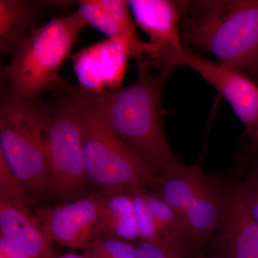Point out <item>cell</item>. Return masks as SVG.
Segmentation results:
<instances>
[{
  "label": "cell",
  "instance_id": "obj_1",
  "mask_svg": "<svg viewBox=\"0 0 258 258\" xmlns=\"http://www.w3.org/2000/svg\"><path fill=\"white\" fill-rule=\"evenodd\" d=\"M137 66L138 79L121 89L99 92L75 87L63 79L55 89L94 112L161 177L183 164L169 145L163 123L161 94L173 69L155 75L145 62Z\"/></svg>",
  "mask_w": 258,
  "mask_h": 258
},
{
  "label": "cell",
  "instance_id": "obj_2",
  "mask_svg": "<svg viewBox=\"0 0 258 258\" xmlns=\"http://www.w3.org/2000/svg\"><path fill=\"white\" fill-rule=\"evenodd\" d=\"M181 38L220 64L258 74V0L193 2L185 9Z\"/></svg>",
  "mask_w": 258,
  "mask_h": 258
},
{
  "label": "cell",
  "instance_id": "obj_3",
  "mask_svg": "<svg viewBox=\"0 0 258 258\" xmlns=\"http://www.w3.org/2000/svg\"><path fill=\"white\" fill-rule=\"evenodd\" d=\"M87 25L76 11L34 29L2 71L9 92L21 99L36 100L43 90L54 88L61 79L62 62Z\"/></svg>",
  "mask_w": 258,
  "mask_h": 258
},
{
  "label": "cell",
  "instance_id": "obj_4",
  "mask_svg": "<svg viewBox=\"0 0 258 258\" xmlns=\"http://www.w3.org/2000/svg\"><path fill=\"white\" fill-rule=\"evenodd\" d=\"M0 154L30 194L48 196L49 172L42 104L9 91L0 105Z\"/></svg>",
  "mask_w": 258,
  "mask_h": 258
},
{
  "label": "cell",
  "instance_id": "obj_5",
  "mask_svg": "<svg viewBox=\"0 0 258 258\" xmlns=\"http://www.w3.org/2000/svg\"><path fill=\"white\" fill-rule=\"evenodd\" d=\"M74 102L82 129L88 180L107 193L128 192L134 188L144 189L147 186L156 188L161 178L157 171L94 112Z\"/></svg>",
  "mask_w": 258,
  "mask_h": 258
},
{
  "label": "cell",
  "instance_id": "obj_6",
  "mask_svg": "<svg viewBox=\"0 0 258 258\" xmlns=\"http://www.w3.org/2000/svg\"><path fill=\"white\" fill-rule=\"evenodd\" d=\"M62 93V98L42 104V127L50 172L48 196L69 199L81 192L89 180L77 106Z\"/></svg>",
  "mask_w": 258,
  "mask_h": 258
},
{
  "label": "cell",
  "instance_id": "obj_7",
  "mask_svg": "<svg viewBox=\"0 0 258 258\" xmlns=\"http://www.w3.org/2000/svg\"><path fill=\"white\" fill-rule=\"evenodd\" d=\"M184 66L199 73L229 102L246 129L251 145L258 149V86L242 71L212 62L185 50L176 66Z\"/></svg>",
  "mask_w": 258,
  "mask_h": 258
},
{
  "label": "cell",
  "instance_id": "obj_8",
  "mask_svg": "<svg viewBox=\"0 0 258 258\" xmlns=\"http://www.w3.org/2000/svg\"><path fill=\"white\" fill-rule=\"evenodd\" d=\"M106 195L101 190L72 203L38 211L44 233L52 243L71 249L89 248L96 237Z\"/></svg>",
  "mask_w": 258,
  "mask_h": 258
},
{
  "label": "cell",
  "instance_id": "obj_9",
  "mask_svg": "<svg viewBox=\"0 0 258 258\" xmlns=\"http://www.w3.org/2000/svg\"><path fill=\"white\" fill-rule=\"evenodd\" d=\"M136 23L150 37V43L159 50L154 60L146 62L148 67L161 71L173 69L186 48L181 43L180 32L181 8L169 0H130L127 1Z\"/></svg>",
  "mask_w": 258,
  "mask_h": 258
},
{
  "label": "cell",
  "instance_id": "obj_10",
  "mask_svg": "<svg viewBox=\"0 0 258 258\" xmlns=\"http://www.w3.org/2000/svg\"><path fill=\"white\" fill-rule=\"evenodd\" d=\"M77 4L78 11L87 25L121 44L137 63L154 60L159 55L157 46L139 38L127 1L81 0Z\"/></svg>",
  "mask_w": 258,
  "mask_h": 258
},
{
  "label": "cell",
  "instance_id": "obj_11",
  "mask_svg": "<svg viewBox=\"0 0 258 258\" xmlns=\"http://www.w3.org/2000/svg\"><path fill=\"white\" fill-rule=\"evenodd\" d=\"M216 258H258V223L241 195L238 182L224 189Z\"/></svg>",
  "mask_w": 258,
  "mask_h": 258
},
{
  "label": "cell",
  "instance_id": "obj_12",
  "mask_svg": "<svg viewBox=\"0 0 258 258\" xmlns=\"http://www.w3.org/2000/svg\"><path fill=\"white\" fill-rule=\"evenodd\" d=\"M0 230L32 258H54L52 242L28 204L0 202Z\"/></svg>",
  "mask_w": 258,
  "mask_h": 258
},
{
  "label": "cell",
  "instance_id": "obj_13",
  "mask_svg": "<svg viewBox=\"0 0 258 258\" xmlns=\"http://www.w3.org/2000/svg\"><path fill=\"white\" fill-rule=\"evenodd\" d=\"M223 195L218 181L208 176L181 217L186 237L202 240L218 227Z\"/></svg>",
  "mask_w": 258,
  "mask_h": 258
},
{
  "label": "cell",
  "instance_id": "obj_14",
  "mask_svg": "<svg viewBox=\"0 0 258 258\" xmlns=\"http://www.w3.org/2000/svg\"><path fill=\"white\" fill-rule=\"evenodd\" d=\"M37 3L26 0H0V51L14 55L28 38L37 16Z\"/></svg>",
  "mask_w": 258,
  "mask_h": 258
},
{
  "label": "cell",
  "instance_id": "obj_15",
  "mask_svg": "<svg viewBox=\"0 0 258 258\" xmlns=\"http://www.w3.org/2000/svg\"><path fill=\"white\" fill-rule=\"evenodd\" d=\"M208 176L199 164H183L161 176L156 189L158 195L181 218Z\"/></svg>",
  "mask_w": 258,
  "mask_h": 258
},
{
  "label": "cell",
  "instance_id": "obj_16",
  "mask_svg": "<svg viewBox=\"0 0 258 258\" xmlns=\"http://www.w3.org/2000/svg\"><path fill=\"white\" fill-rule=\"evenodd\" d=\"M145 198L157 222L161 237H186L184 225L179 215L158 195L145 191Z\"/></svg>",
  "mask_w": 258,
  "mask_h": 258
},
{
  "label": "cell",
  "instance_id": "obj_17",
  "mask_svg": "<svg viewBox=\"0 0 258 258\" xmlns=\"http://www.w3.org/2000/svg\"><path fill=\"white\" fill-rule=\"evenodd\" d=\"M145 191L144 188H134L128 193L133 199L134 213L138 224L140 240L154 242L160 240L161 235L146 200Z\"/></svg>",
  "mask_w": 258,
  "mask_h": 258
},
{
  "label": "cell",
  "instance_id": "obj_18",
  "mask_svg": "<svg viewBox=\"0 0 258 258\" xmlns=\"http://www.w3.org/2000/svg\"><path fill=\"white\" fill-rule=\"evenodd\" d=\"M87 258H137V248L121 240L96 237L89 248L86 249Z\"/></svg>",
  "mask_w": 258,
  "mask_h": 258
},
{
  "label": "cell",
  "instance_id": "obj_19",
  "mask_svg": "<svg viewBox=\"0 0 258 258\" xmlns=\"http://www.w3.org/2000/svg\"><path fill=\"white\" fill-rule=\"evenodd\" d=\"M136 248L137 258H184L182 239L161 237L154 242L141 241Z\"/></svg>",
  "mask_w": 258,
  "mask_h": 258
},
{
  "label": "cell",
  "instance_id": "obj_20",
  "mask_svg": "<svg viewBox=\"0 0 258 258\" xmlns=\"http://www.w3.org/2000/svg\"><path fill=\"white\" fill-rule=\"evenodd\" d=\"M28 193L0 154V202L28 204Z\"/></svg>",
  "mask_w": 258,
  "mask_h": 258
},
{
  "label": "cell",
  "instance_id": "obj_21",
  "mask_svg": "<svg viewBox=\"0 0 258 258\" xmlns=\"http://www.w3.org/2000/svg\"><path fill=\"white\" fill-rule=\"evenodd\" d=\"M238 185L246 205L258 223V164L249 169L245 179Z\"/></svg>",
  "mask_w": 258,
  "mask_h": 258
},
{
  "label": "cell",
  "instance_id": "obj_22",
  "mask_svg": "<svg viewBox=\"0 0 258 258\" xmlns=\"http://www.w3.org/2000/svg\"><path fill=\"white\" fill-rule=\"evenodd\" d=\"M0 258H32L23 249L7 238L0 237Z\"/></svg>",
  "mask_w": 258,
  "mask_h": 258
},
{
  "label": "cell",
  "instance_id": "obj_23",
  "mask_svg": "<svg viewBox=\"0 0 258 258\" xmlns=\"http://www.w3.org/2000/svg\"><path fill=\"white\" fill-rule=\"evenodd\" d=\"M197 258H210V257H206V256H204V255H199L198 257H197ZM215 258H216V257H215Z\"/></svg>",
  "mask_w": 258,
  "mask_h": 258
},
{
  "label": "cell",
  "instance_id": "obj_24",
  "mask_svg": "<svg viewBox=\"0 0 258 258\" xmlns=\"http://www.w3.org/2000/svg\"><path fill=\"white\" fill-rule=\"evenodd\" d=\"M58 258H66V256L64 255V256H62V257H60Z\"/></svg>",
  "mask_w": 258,
  "mask_h": 258
}]
</instances>
